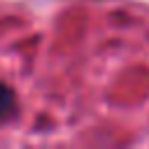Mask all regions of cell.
Segmentation results:
<instances>
[{
  "instance_id": "obj_1",
  "label": "cell",
  "mask_w": 149,
  "mask_h": 149,
  "mask_svg": "<svg viewBox=\"0 0 149 149\" xmlns=\"http://www.w3.org/2000/svg\"><path fill=\"white\" fill-rule=\"evenodd\" d=\"M12 109H14V93H12L9 86L0 84V119L7 116Z\"/></svg>"
}]
</instances>
